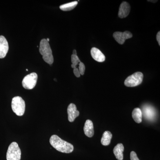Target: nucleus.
I'll return each mask as SVG.
<instances>
[{
    "mask_svg": "<svg viewBox=\"0 0 160 160\" xmlns=\"http://www.w3.org/2000/svg\"><path fill=\"white\" fill-rule=\"evenodd\" d=\"M85 66L84 65V63L81 62L79 64L78 69L79 71L80 72V73L81 75H83L85 73Z\"/></svg>",
    "mask_w": 160,
    "mask_h": 160,
    "instance_id": "obj_19",
    "label": "nucleus"
},
{
    "mask_svg": "<svg viewBox=\"0 0 160 160\" xmlns=\"http://www.w3.org/2000/svg\"><path fill=\"white\" fill-rule=\"evenodd\" d=\"M113 37L115 40L119 44L123 45L126 40L132 38V35L130 32L126 31L124 32H116L113 34Z\"/></svg>",
    "mask_w": 160,
    "mask_h": 160,
    "instance_id": "obj_7",
    "label": "nucleus"
},
{
    "mask_svg": "<svg viewBox=\"0 0 160 160\" xmlns=\"http://www.w3.org/2000/svg\"><path fill=\"white\" fill-rule=\"evenodd\" d=\"M49 142L57 150L63 153H71L74 149L73 145L62 139L56 135L52 136Z\"/></svg>",
    "mask_w": 160,
    "mask_h": 160,
    "instance_id": "obj_1",
    "label": "nucleus"
},
{
    "mask_svg": "<svg viewBox=\"0 0 160 160\" xmlns=\"http://www.w3.org/2000/svg\"><path fill=\"white\" fill-rule=\"evenodd\" d=\"M73 73L76 77L79 78L81 76V74H80V72L78 68H75L73 69Z\"/></svg>",
    "mask_w": 160,
    "mask_h": 160,
    "instance_id": "obj_21",
    "label": "nucleus"
},
{
    "mask_svg": "<svg viewBox=\"0 0 160 160\" xmlns=\"http://www.w3.org/2000/svg\"><path fill=\"white\" fill-rule=\"evenodd\" d=\"M21 158V150L18 145L16 142H13L9 145L7 153V160H20Z\"/></svg>",
    "mask_w": 160,
    "mask_h": 160,
    "instance_id": "obj_4",
    "label": "nucleus"
},
{
    "mask_svg": "<svg viewBox=\"0 0 160 160\" xmlns=\"http://www.w3.org/2000/svg\"><path fill=\"white\" fill-rule=\"evenodd\" d=\"M72 55H77V51L75 50V49H74L72 51Z\"/></svg>",
    "mask_w": 160,
    "mask_h": 160,
    "instance_id": "obj_23",
    "label": "nucleus"
},
{
    "mask_svg": "<svg viewBox=\"0 0 160 160\" xmlns=\"http://www.w3.org/2000/svg\"><path fill=\"white\" fill-rule=\"evenodd\" d=\"M91 54L93 59L99 62H102L106 60V57L99 49L93 47L91 49Z\"/></svg>",
    "mask_w": 160,
    "mask_h": 160,
    "instance_id": "obj_11",
    "label": "nucleus"
},
{
    "mask_svg": "<svg viewBox=\"0 0 160 160\" xmlns=\"http://www.w3.org/2000/svg\"><path fill=\"white\" fill-rule=\"evenodd\" d=\"M9 50V45L5 37L0 36V58L6 56Z\"/></svg>",
    "mask_w": 160,
    "mask_h": 160,
    "instance_id": "obj_9",
    "label": "nucleus"
},
{
    "mask_svg": "<svg viewBox=\"0 0 160 160\" xmlns=\"http://www.w3.org/2000/svg\"><path fill=\"white\" fill-rule=\"evenodd\" d=\"M71 62L72 63L71 65L72 68L74 69L75 68H77V66L81 62L77 55L72 54L71 56Z\"/></svg>",
    "mask_w": 160,
    "mask_h": 160,
    "instance_id": "obj_18",
    "label": "nucleus"
},
{
    "mask_svg": "<svg viewBox=\"0 0 160 160\" xmlns=\"http://www.w3.org/2000/svg\"><path fill=\"white\" fill-rule=\"evenodd\" d=\"M157 40L158 43L159 45L160 46V32L159 31L158 32L157 35Z\"/></svg>",
    "mask_w": 160,
    "mask_h": 160,
    "instance_id": "obj_22",
    "label": "nucleus"
},
{
    "mask_svg": "<svg viewBox=\"0 0 160 160\" xmlns=\"http://www.w3.org/2000/svg\"><path fill=\"white\" fill-rule=\"evenodd\" d=\"M124 150V147L122 143L118 144L113 149V151L115 156L118 160H123V152Z\"/></svg>",
    "mask_w": 160,
    "mask_h": 160,
    "instance_id": "obj_13",
    "label": "nucleus"
},
{
    "mask_svg": "<svg viewBox=\"0 0 160 160\" xmlns=\"http://www.w3.org/2000/svg\"><path fill=\"white\" fill-rule=\"evenodd\" d=\"M145 111H143L144 112H148V113H143L144 115H145V118L150 120L154 118L155 113H151V112H155L154 109H152L151 107L147 106L145 108Z\"/></svg>",
    "mask_w": 160,
    "mask_h": 160,
    "instance_id": "obj_17",
    "label": "nucleus"
},
{
    "mask_svg": "<svg viewBox=\"0 0 160 160\" xmlns=\"http://www.w3.org/2000/svg\"><path fill=\"white\" fill-rule=\"evenodd\" d=\"M26 71H28V69H26Z\"/></svg>",
    "mask_w": 160,
    "mask_h": 160,
    "instance_id": "obj_25",
    "label": "nucleus"
},
{
    "mask_svg": "<svg viewBox=\"0 0 160 160\" xmlns=\"http://www.w3.org/2000/svg\"><path fill=\"white\" fill-rule=\"evenodd\" d=\"M39 52L42 56L43 59L46 63L50 65L53 63L54 59L52 51L49 42L46 39H42L40 42Z\"/></svg>",
    "mask_w": 160,
    "mask_h": 160,
    "instance_id": "obj_2",
    "label": "nucleus"
},
{
    "mask_svg": "<svg viewBox=\"0 0 160 160\" xmlns=\"http://www.w3.org/2000/svg\"><path fill=\"white\" fill-rule=\"evenodd\" d=\"M143 73L140 72H135L128 77L124 82V84L127 87H135L140 85L143 81Z\"/></svg>",
    "mask_w": 160,
    "mask_h": 160,
    "instance_id": "obj_5",
    "label": "nucleus"
},
{
    "mask_svg": "<svg viewBox=\"0 0 160 160\" xmlns=\"http://www.w3.org/2000/svg\"><path fill=\"white\" fill-rule=\"evenodd\" d=\"M112 135L111 132L109 131H106L103 133L101 139V143L104 146H109L111 142Z\"/></svg>",
    "mask_w": 160,
    "mask_h": 160,
    "instance_id": "obj_14",
    "label": "nucleus"
},
{
    "mask_svg": "<svg viewBox=\"0 0 160 160\" xmlns=\"http://www.w3.org/2000/svg\"><path fill=\"white\" fill-rule=\"evenodd\" d=\"M132 117L136 122L137 123L142 122V112L141 109L138 108H135L132 111Z\"/></svg>",
    "mask_w": 160,
    "mask_h": 160,
    "instance_id": "obj_15",
    "label": "nucleus"
},
{
    "mask_svg": "<svg viewBox=\"0 0 160 160\" xmlns=\"http://www.w3.org/2000/svg\"><path fill=\"white\" fill-rule=\"evenodd\" d=\"M67 113L68 115V120L71 122H74L76 118L78 117L80 114L79 112L77 109L76 106L73 103H71L68 106Z\"/></svg>",
    "mask_w": 160,
    "mask_h": 160,
    "instance_id": "obj_8",
    "label": "nucleus"
},
{
    "mask_svg": "<svg viewBox=\"0 0 160 160\" xmlns=\"http://www.w3.org/2000/svg\"><path fill=\"white\" fill-rule=\"evenodd\" d=\"M11 107L13 112L18 116H22L25 113L26 104L24 100L20 97L17 96L12 98Z\"/></svg>",
    "mask_w": 160,
    "mask_h": 160,
    "instance_id": "obj_3",
    "label": "nucleus"
},
{
    "mask_svg": "<svg viewBox=\"0 0 160 160\" xmlns=\"http://www.w3.org/2000/svg\"><path fill=\"white\" fill-rule=\"evenodd\" d=\"M130 11V6L127 2H123L119 9L118 17L121 18L127 17Z\"/></svg>",
    "mask_w": 160,
    "mask_h": 160,
    "instance_id": "obj_10",
    "label": "nucleus"
},
{
    "mask_svg": "<svg viewBox=\"0 0 160 160\" xmlns=\"http://www.w3.org/2000/svg\"><path fill=\"white\" fill-rule=\"evenodd\" d=\"M84 131L86 136L92 138L94 135V127L93 123L90 120H87L84 127Z\"/></svg>",
    "mask_w": 160,
    "mask_h": 160,
    "instance_id": "obj_12",
    "label": "nucleus"
},
{
    "mask_svg": "<svg viewBox=\"0 0 160 160\" xmlns=\"http://www.w3.org/2000/svg\"><path fill=\"white\" fill-rule=\"evenodd\" d=\"M78 4V2L77 1L66 3V4L60 6V9L64 11H70V10L74 9L77 6Z\"/></svg>",
    "mask_w": 160,
    "mask_h": 160,
    "instance_id": "obj_16",
    "label": "nucleus"
},
{
    "mask_svg": "<svg viewBox=\"0 0 160 160\" xmlns=\"http://www.w3.org/2000/svg\"><path fill=\"white\" fill-rule=\"evenodd\" d=\"M130 160H140L138 157L137 155L134 151H132L130 153Z\"/></svg>",
    "mask_w": 160,
    "mask_h": 160,
    "instance_id": "obj_20",
    "label": "nucleus"
},
{
    "mask_svg": "<svg viewBox=\"0 0 160 160\" xmlns=\"http://www.w3.org/2000/svg\"><path fill=\"white\" fill-rule=\"evenodd\" d=\"M46 40H47V41H48V42H49V38H47L46 39Z\"/></svg>",
    "mask_w": 160,
    "mask_h": 160,
    "instance_id": "obj_24",
    "label": "nucleus"
},
{
    "mask_svg": "<svg viewBox=\"0 0 160 160\" xmlns=\"http://www.w3.org/2000/svg\"><path fill=\"white\" fill-rule=\"evenodd\" d=\"M38 78V74L35 72H32L27 75L24 78L22 82L23 87L27 89H33L37 82Z\"/></svg>",
    "mask_w": 160,
    "mask_h": 160,
    "instance_id": "obj_6",
    "label": "nucleus"
}]
</instances>
